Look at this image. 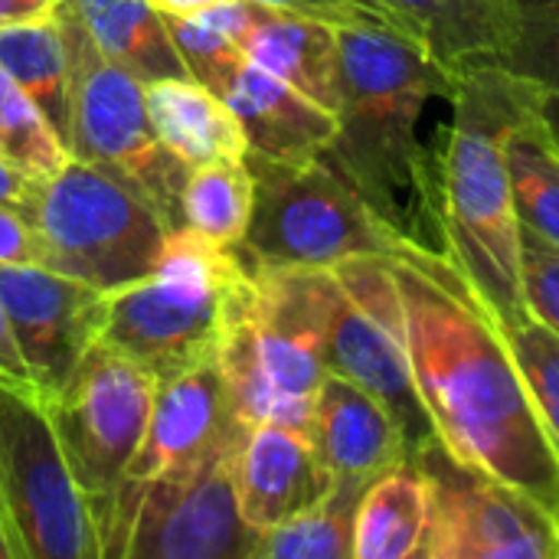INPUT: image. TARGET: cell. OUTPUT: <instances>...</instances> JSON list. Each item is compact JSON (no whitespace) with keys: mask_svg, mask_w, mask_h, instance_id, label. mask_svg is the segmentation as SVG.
<instances>
[{"mask_svg":"<svg viewBox=\"0 0 559 559\" xmlns=\"http://www.w3.org/2000/svg\"><path fill=\"white\" fill-rule=\"evenodd\" d=\"M419 396L436 436L465 462L527 491L559 524V452L501 324L445 255H390Z\"/></svg>","mask_w":559,"mask_h":559,"instance_id":"6da1fadb","label":"cell"},{"mask_svg":"<svg viewBox=\"0 0 559 559\" xmlns=\"http://www.w3.org/2000/svg\"><path fill=\"white\" fill-rule=\"evenodd\" d=\"M455 75L413 39L377 26H337V134L324 160L406 246L445 255L439 144L419 138L429 98H452Z\"/></svg>","mask_w":559,"mask_h":559,"instance_id":"7a4b0ae2","label":"cell"},{"mask_svg":"<svg viewBox=\"0 0 559 559\" xmlns=\"http://www.w3.org/2000/svg\"><path fill=\"white\" fill-rule=\"evenodd\" d=\"M537 88L501 66L455 75L452 121L439 131V203L445 259L472 285L501 328L531 321L521 282V223L504 160L508 128Z\"/></svg>","mask_w":559,"mask_h":559,"instance_id":"3957f363","label":"cell"},{"mask_svg":"<svg viewBox=\"0 0 559 559\" xmlns=\"http://www.w3.org/2000/svg\"><path fill=\"white\" fill-rule=\"evenodd\" d=\"M334 295L331 269L246 265L216 344L226 403L242 429L262 423L308 429L328 373L324 341Z\"/></svg>","mask_w":559,"mask_h":559,"instance_id":"277c9868","label":"cell"},{"mask_svg":"<svg viewBox=\"0 0 559 559\" xmlns=\"http://www.w3.org/2000/svg\"><path fill=\"white\" fill-rule=\"evenodd\" d=\"M246 275L236 249L180 226L151 275L105 295L98 341L154 380L216 360L229 298Z\"/></svg>","mask_w":559,"mask_h":559,"instance_id":"5b68a950","label":"cell"},{"mask_svg":"<svg viewBox=\"0 0 559 559\" xmlns=\"http://www.w3.org/2000/svg\"><path fill=\"white\" fill-rule=\"evenodd\" d=\"M252 219L236 246L246 265L334 269L354 255H396L400 242L364 197L324 160H269L246 154Z\"/></svg>","mask_w":559,"mask_h":559,"instance_id":"8992f818","label":"cell"},{"mask_svg":"<svg viewBox=\"0 0 559 559\" xmlns=\"http://www.w3.org/2000/svg\"><path fill=\"white\" fill-rule=\"evenodd\" d=\"M29 223L39 233L43 265L102 295L151 275L170 236L131 187L79 157L39 183Z\"/></svg>","mask_w":559,"mask_h":559,"instance_id":"52a82bcc","label":"cell"},{"mask_svg":"<svg viewBox=\"0 0 559 559\" xmlns=\"http://www.w3.org/2000/svg\"><path fill=\"white\" fill-rule=\"evenodd\" d=\"M69 49L72 72V157L95 164L124 187H131L174 233L183 226V183L190 167H183L154 134L144 82L111 62L82 26L56 10Z\"/></svg>","mask_w":559,"mask_h":559,"instance_id":"ba28073f","label":"cell"},{"mask_svg":"<svg viewBox=\"0 0 559 559\" xmlns=\"http://www.w3.org/2000/svg\"><path fill=\"white\" fill-rule=\"evenodd\" d=\"M0 504L16 559H102L92 508L75 485L46 403L0 383Z\"/></svg>","mask_w":559,"mask_h":559,"instance_id":"9c48e42d","label":"cell"},{"mask_svg":"<svg viewBox=\"0 0 559 559\" xmlns=\"http://www.w3.org/2000/svg\"><path fill=\"white\" fill-rule=\"evenodd\" d=\"M337 295L328 321L324 370L377 396L400 423L413 455L436 439L416 386L403 295L390 255H354L334 269Z\"/></svg>","mask_w":559,"mask_h":559,"instance_id":"30bf717a","label":"cell"},{"mask_svg":"<svg viewBox=\"0 0 559 559\" xmlns=\"http://www.w3.org/2000/svg\"><path fill=\"white\" fill-rule=\"evenodd\" d=\"M154 383L147 370L98 341L79 360L69 383L46 400L52 432L92 508L98 534L141 449Z\"/></svg>","mask_w":559,"mask_h":559,"instance_id":"8fae6325","label":"cell"},{"mask_svg":"<svg viewBox=\"0 0 559 559\" xmlns=\"http://www.w3.org/2000/svg\"><path fill=\"white\" fill-rule=\"evenodd\" d=\"M413 462L429 491L419 559H559V524L527 491L459 459L439 436Z\"/></svg>","mask_w":559,"mask_h":559,"instance_id":"7c38bea8","label":"cell"},{"mask_svg":"<svg viewBox=\"0 0 559 559\" xmlns=\"http://www.w3.org/2000/svg\"><path fill=\"white\" fill-rule=\"evenodd\" d=\"M246 429L219 442L200 465L144 485L124 521L128 559H255L259 534L242 521L233 488Z\"/></svg>","mask_w":559,"mask_h":559,"instance_id":"4fadbf2b","label":"cell"},{"mask_svg":"<svg viewBox=\"0 0 559 559\" xmlns=\"http://www.w3.org/2000/svg\"><path fill=\"white\" fill-rule=\"evenodd\" d=\"M236 432H242V426L229 413L216 360L157 380L141 449L131 459L124 485L98 534L102 557H121L128 504L144 485L200 465L219 442Z\"/></svg>","mask_w":559,"mask_h":559,"instance_id":"5bb4252c","label":"cell"},{"mask_svg":"<svg viewBox=\"0 0 559 559\" xmlns=\"http://www.w3.org/2000/svg\"><path fill=\"white\" fill-rule=\"evenodd\" d=\"M0 301L29 373V390L52 400L98 344L105 295L46 265H0Z\"/></svg>","mask_w":559,"mask_h":559,"instance_id":"9a60e30c","label":"cell"},{"mask_svg":"<svg viewBox=\"0 0 559 559\" xmlns=\"http://www.w3.org/2000/svg\"><path fill=\"white\" fill-rule=\"evenodd\" d=\"M233 488L242 521L265 534L314 508L334 488V478L318 462L308 429L262 423L246 429L236 449Z\"/></svg>","mask_w":559,"mask_h":559,"instance_id":"2e32d148","label":"cell"},{"mask_svg":"<svg viewBox=\"0 0 559 559\" xmlns=\"http://www.w3.org/2000/svg\"><path fill=\"white\" fill-rule=\"evenodd\" d=\"M308 439L334 481H373L409 462V442L396 416L377 396L337 373H324L314 393Z\"/></svg>","mask_w":559,"mask_h":559,"instance_id":"e0dca14e","label":"cell"},{"mask_svg":"<svg viewBox=\"0 0 559 559\" xmlns=\"http://www.w3.org/2000/svg\"><path fill=\"white\" fill-rule=\"evenodd\" d=\"M377 26L413 39L452 75L498 66L508 36V0H354Z\"/></svg>","mask_w":559,"mask_h":559,"instance_id":"ac0fdd59","label":"cell"},{"mask_svg":"<svg viewBox=\"0 0 559 559\" xmlns=\"http://www.w3.org/2000/svg\"><path fill=\"white\" fill-rule=\"evenodd\" d=\"M223 98L236 111L249 154L269 160H314L324 157L337 134L334 111L321 108L278 75L242 62V69L226 85Z\"/></svg>","mask_w":559,"mask_h":559,"instance_id":"d6986e66","label":"cell"},{"mask_svg":"<svg viewBox=\"0 0 559 559\" xmlns=\"http://www.w3.org/2000/svg\"><path fill=\"white\" fill-rule=\"evenodd\" d=\"M147 115L160 144L183 164L239 160L249 154L246 131L229 102L193 79H160L144 85Z\"/></svg>","mask_w":559,"mask_h":559,"instance_id":"ffe728a7","label":"cell"},{"mask_svg":"<svg viewBox=\"0 0 559 559\" xmlns=\"http://www.w3.org/2000/svg\"><path fill=\"white\" fill-rule=\"evenodd\" d=\"M242 52L259 69L278 75L321 108H337V26L262 7L249 33L242 36Z\"/></svg>","mask_w":559,"mask_h":559,"instance_id":"44dd1931","label":"cell"},{"mask_svg":"<svg viewBox=\"0 0 559 559\" xmlns=\"http://www.w3.org/2000/svg\"><path fill=\"white\" fill-rule=\"evenodd\" d=\"M59 10L82 26L98 52L138 75L144 85L160 79H190L167 20L151 0H62Z\"/></svg>","mask_w":559,"mask_h":559,"instance_id":"7402d4cb","label":"cell"},{"mask_svg":"<svg viewBox=\"0 0 559 559\" xmlns=\"http://www.w3.org/2000/svg\"><path fill=\"white\" fill-rule=\"evenodd\" d=\"M429 527V491L416 462L373 478L354 518V559H419Z\"/></svg>","mask_w":559,"mask_h":559,"instance_id":"603a6c76","label":"cell"},{"mask_svg":"<svg viewBox=\"0 0 559 559\" xmlns=\"http://www.w3.org/2000/svg\"><path fill=\"white\" fill-rule=\"evenodd\" d=\"M0 69L39 105L59 138L72 131V72L59 16L0 29Z\"/></svg>","mask_w":559,"mask_h":559,"instance_id":"cb8c5ba5","label":"cell"},{"mask_svg":"<svg viewBox=\"0 0 559 559\" xmlns=\"http://www.w3.org/2000/svg\"><path fill=\"white\" fill-rule=\"evenodd\" d=\"M504 160L521 229L559 249V147L534 105L508 128Z\"/></svg>","mask_w":559,"mask_h":559,"instance_id":"d4e9b609","label":"cell"},{"mask_svg":"<svg viewBox=\"0 0 559 559\" xmlns=\"http://www.w3.org/2000/svg\"><path fill=\"white\" fill-rule=\"evenodd\" d=\"M370 481L341 478L305 514L259 534L255 559H354V518Z\"/></svg>","mask_w":559,"mask_h":559,"instance_id":"484cf974","label":"cell"},{"mask_svg":"<svg viewBox=\"0 0 559 559\" xmlns=\"http://www.w3.org/2000/svg\"><path fill=\"white\" fill-rule=\"evenodd\" d=\"M252 170L246 157L239 160H213L203 167H190L180 210L183 226L206 236L216 246L236 249L252 219Z\"/></svg>","mask_w":559,"mask_h":559,"instance_id":"4316f807","label":"cell"},{"mask_svg":"<svg viewBox=\"0 0 559 559\" xmlns=\"http://www.w3.org/2000/svg\"><path fill=\"white\" fill-rule=\"evenodd\" d=\"M0 157L23 177L43 183L52 180L72 151L39 111V105L0 69Z\"/></svg>","mask_w":559,"mask_h":559,"instance_id":"83f0119b","label":"cell"},{"mask_svg":"<svg viewBox=\"0 0 559 559\" xmlns=\"http://www.w3.org/2000/svg\"><path fill=\"white\" fill-rule=\"evenodd\" d=\"M498 66L537 92L559 88V0H508V36Z\"/></svg>","mask_w":559,"mask_h":559,"instance_id":"f1b7e54d","label":"cell"},{"mask_svg":"<svg viewBox=\"0 0 559 559\" xmlns=\"http://www.w3.org/2000/svg\"><path fill=\"white\" fill-rule=\"evenodd\" d=\"M501 331L527 380V390L537 403L544 429L559 452V337L537 318L514 324V328H501Z\"/></svg>","mask_w":559,"mask_h":559,"instance_id":"f546056e","label":"cell"},{"mask_svg":"<svg viewBox=\"0 0 559 559\" xmlns=\"http://www.w3.org/2000/svg\"><path fill=\"white\" fill-rule=\"evenodd\" d=\"M164 20H167L170 39L187 66V75L193 82H200L203 88L223 95L226 85L233 82V75L246 62V52L239 49V43H233L219 29L203 23L197 13H183V16L164 13Z\"/></svg>","mask_w":559,"mask_h":559,"instance_id":"4dcf8cb0","label":"cell"},{"mask_svg":"<svg viewBox=\"0 0 559 559\" xmlns=\"http://www.w3.org/2000/svg\"><path fill=\"white\" fill-rule=\"evenodd\" d=\"M521 282L531 318L559 337V249L521 229Z\"/></svg>","mask_w":559,"mask_h":559,"instance_id":"1f68e13d","label":"cell"},{"mask_svg":"<svg viewBox=\"0 0 559 559\" xmlns=\"http://www.w3.org/2000/svg\"><path fill=\"white\" fill-rule=\"evenodd\" d=\"M0 265H43L39 233L13 206L0 203Z\"/></svg>","mask_w":559,"mask_h":559,"instance_id":"d6a6232c","label":"cell"},{"mask_svg":"<svg viewBox=\"0 0 559 559\" xmlns=\"http://www.w3.org/2000/svg\"><path fill=\"white\" fill-rule=\"evenodd\" d=\"M269 10H282V13H301V16H314L334 26H350V23H373L354 0H255Z\"/></svg>","mask_w":559,"mask_h":559,"instance_id":"836d02e7","label":"cell"},{"mask_svg":"<svg viewBox=\"0 0 559 559\" xmlns=\"http://www.w3.org/2000/svg\"><path fill=\"white\" fill-rule=\"evenodd\" d=\"M259 13H262V3H255V0H216L206 10H200L197 16L203 23H210L213 29H219L223 36H229L233 43H239V49H242V36L249 33V26L255 23Z\"/></svg>","mask_w":559,"mask_h":559,"instance_id":"e575fe53","label":"cell"},{"mask_svg":"<svg viewBox=\"0 0 559 559\" xmlns=\"http://www.w3.org/2000/svg\"><path fill=\"white\" fill-rule=\"evenodd\" d=\"M36 190H39L36 180L23 177L20 170H13V167L0 157V203H3V206H13V210H20L23 216H29V213H33V203H36Z\"/></svg>","mask_w":559,"mask_h":559,"instance_id":"d590c367","label":"cell"},{"mask_svg":"<svg viewBox=\"0 0 559 559\" xmlns=\"http://www.w3.org/2000/svg\"><path fill=\"white\" fill-rule=\"evenodd\" d=\"M0 383L26 386L29 390V373H26V364H23L20 350H16V341H13L3 301H0Z\"/></svg>","mask_w":559,"mask_h":559,"instance_id":"8d00e7d4","label":"cell"},{"mask_svg":"<svg viewBox=\"0 0 559 559\" xmlns=\"http://www.w3.org/2000/svg\"><path fill=\"white\" fill-rule=\"evenodd\" d=\"M62 0H0V29L56 16Z\"/></svg>","mask_w":559,"mask_h":559,"instance_id":"74e56055","label":"cell"},{"mask_svg":"<svg viewBox=\"0 0 559 559\" xmlns=\"http://www.w3.org/2000/svg\"><path fill=\"white\" fill-rule=\"evenodd\" d=\"M540 121L547 124L550 138L557 141L559 147V88H547V92H537V102H534Z\"/></svg>","mask_w":559,"mask_h":559,"instance_id":"f35d334b","label":"cell"},{"mask_svg":"<svg viewBox=\"0 0 559 559\" xmlns=\"http://www.w3.org/2000/svg\"><path fill=\"white\" fill-rule=\"evenodd\" d=\"M160 13H200V10H206L210 3H216V0H151Z\"/></svg>","mask_w":559,"mask_h":559,"instance_id":"ab89813d","label":"cell"},{"mask_svg":"<svg viewBox=\"0 0 559 559\" xmlns=\"http://www.w3.org/2000/svg\"><path fill=\"white\" fill-rule=\"evenodd\" d=\"M0 559H16V547H13V537H10L3 514H0Z\"/></svg>","mask_w":559,"mask_h":559,"instance_id":"60d3db41","label":"cell"},{"mask_svg":"<svg viewBox=\"0 0 559 559\" xmlns=\"http://www.w3.org/2000/svg\"><path fill=\"white\" fill-rule=\"evenodd\" d=\"M0 514H3V504H0Z\"/></svg>","mask_w":559,"mask_h":559,"instance_id":"b9f144b4","label":"cell"}]
</instances>
